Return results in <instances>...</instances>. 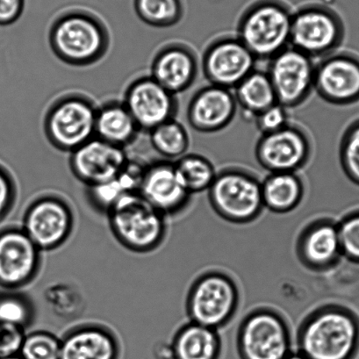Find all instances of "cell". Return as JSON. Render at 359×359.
I'll list each match as a JSON object with an SVG mask.
<instances>
[{"instance_id": "cell-19", "label": "cell", "mask_w": 359, "mask_h": 359, "mask_svg": "<svg viewBox=\"0 0 359 359\" xmlns=\"http://www.w3.org/2000/svg\"><path fill=\"white\" fill-rule=\"evenodd\" d=\"M237 110L232 90L209 83L191 97L187 107V121L200 133H216L231 124Z\"/></svg>"}, {"instance_id": "cell-21", "label": "cell", "mask_w": 359, "mask_h": 359, "mask_svg": "<svg viewBox=\"0 0 359 359\" xmlns=\"http://www.w3.org/2000/svg\"><path fill=\"white\" fill-rule=\"evenodd\" d=\"M198 74V60L190 47L174 43L160 48L153 58L151 76L163 88L177 94L193 86Z\"/></svg>"}, {"instance_id": "cell-10", "label": "cell", "mask_w": 359, "mask_h": 359, "mask_svg": "<svg viewBox=\"0 0 359 359\" xmlns=\"http://www.w3.org/2000/svg\"><path fill=\"white\" fill-rule=\"evenodd\" d=\"M313 142L304 128L295 123L261 135L255 147L259 165L269 173L298 172L311 160Z\"/></svg>"}, {"instance_id": "cell-26", "label": "cell", "mask_w": 359, "mask_h": 359, "mask_svg": "<svg viewBox=\"0 0 359 359\" xmlns=\"http://www.w3.org/2000/svg\"><path fill=\"white\" fill-rule=\"evenodd\" d=\"M233 90L237 107L246 120L254 121L257 115L278 103L266 72L256 69Z\"/></svg>"}, {"instance_id": "cell-15", "label": "cell", "mask_w": 359, "mask_h": 359, "mask_svg": "<svg viewBox=\"0 0 359 359\" xmlns=\"http://www.w3.org/2000/svg\"><path fill=\"white\" fill-rule=\"evenodd\" d=\"M140 131L149 132L175 118L177 100L151 76H142L130 83L123 100Z\"/></svg>"}, {"instance_id": "cell-5", "label": "cell", "mask_w": 359, "mask_h": 359, "mask_svg": "<svg viewBox=\"0 0 359 359\" xmlns=\"http://www.w3.org/2000/svg\"><path fill=\"white\" fill-rule=\"evenodd\" d=\"M208 193L216 214L233 224L252 223L264 209L261 181L245 169L229 167L219 170Z\"/></svg>"}, {"instance_id": "cell-25", "label": "cell", "mask_w": 359, "mask_h": 359, "mask_svg": "<svg viewBox=\"0 0 359 359\" xmlns=\"http://www.w3.org/2000/svg\"><path fill=\"white\" fill-rule=\"evenodd\" d=\"M264 208L274 214H288L301 205L305 184L297 172L269 173L261 181Z\"/></svg>"}, {"instance_id": "cell-30", "label": "cell", "mask_w": 359, "mask_h": 359, "mask_svg": "<svg viewBox=\"0 0 359 359\" xmlns=\"http://www.w3.org/2000/svg\"><path fill=\"white\" fill-rule=\"evenodd\" d=\"M339 161L344 175L359 187V118L348 125L341 135Z\"/></svg>"}, {"instance_id": "cell-3", "label": "cell", "mask_w": 359, "mask_h": 359, "mask_svg": "<svg viewBox=\"0 0 359 359\" xmlns=\"http://www.w3.org/2000/svg\"><path fill=\"white\" fill-rule=\"evenodd\" d=\"M292 13L278 0H259L243 12L237 36L257 60L270 61L290 46Z\"/></svg>"}, {"instance_id": "cell-16", "label": "cell", "mask_w": 359, "mask_h": 359, "mask_svg": "<svg viewBox=\"0 0 359 359\" xmlns=\"http://www.w3.org/2000/svg\"><path fill=\"white\" fill-rule=\"evenodd\" d=\"M41 250L22 229L0 231V285L8 289L22 287L36 277Z\"/></svg>"}, {"instance_id": "cell-31", "label": "cell", "mask_w": 359, "mask_h": 359, "mask_svg": "<svg viewBox=\"0 0 359 359\" xmlns=\"http://www.w3.org/2000/svg\"><path fill=\"white\" fill-rule=\"evenodd\" d=\"M61 339L46 331L26 334L20 355L23 359H61Z\"/></svg>"}, {"instance_id": "cell-7", "label": "cell", "mask_w": 359, "mask_h": 359, "mask_svg": "<svg viewBox=\"0 0 359 359\" xmlns=\"http://www.w3.org/2000/svg\"><path fill=\"white\" fill-rule=\"evenodd\" d=\"M97 107L88 97L69 93L58 97L44 118V133L58 151L72 153L95 137Z\"/></svg>"}, {"instance_id": "cell-4", "label": "cell", "mask_w": 359, "mask_h": 359, "mask_svg": "<svg viewBox=\"0 0 359 359\" xmlns=\"http://www.w3.org/2000/svg\"><path fill=\"white\" fill-rule=\"evenodd\" d=\"M107 215L114 236L132 252H151L165 239V216L139 194L124 195Z\"/></svg>"}, {"instance_id": "cell-17", "label": "cell", "mask_w": 359, "mask_h": 359, "mask_svg": "<svg viewBox=\"0 0 359 359\" xmlns=\"http://www.w3.org/2000/svg\"><path fill=\"white\" fill-rule=\"evenodd\" d=\"M295 248L306 269L323 273L336 267L343 257L337 222L320 218L309 223L299 233Z\"/></svg>"}, {"instance_id": "cell-33", "label": "cell", "mask_w": 359, "mask_h": 359, "mask_svg": "<svg viewBox=\"0 0 359 359\" xmlns=\"http://www.w3.org/2000/svg\"><path fill=\"white\" fill-rule=\"evenodd\" d=\"M341 255L359 266V208L348 212L337 222Z\"/></svg>"}, {"instance_id": "cell-11", "label": "cell", "mask_w": 359, "mask_h": 359, "mask_svg": "<svg viewBox=\"0 0 359 359\" xmlns=\"http://www.w3.org/2000/svg\"><path fill=\"white\" fill-rule=\"evenodd\" d=\"M316 65L313 58L291 46L271 59L266 72L278 104L289 109L306 102L315 85Z\"/></svg>"}, {"instance_id": "cell-38", "label": "cell", "mask_w": 359, "mask_h": 359, "mask_svg": "<svg viewBox=\"0 0 359 359\" xmlns=\"http://www.w3.org/2000/svg\"><path fill=\"white\" fill-rule=\"evenodd\" d=\"M25 0H0V26H9L22 17Z\"/></svg>"}, {"instance_id": "cell-28", "label": "cell", "mask_w": 359, "mask_h": 359, "mask_svg": "<svg viewBox=\"0 0 359 359\" xmlns=\"http://www.w3.org/2000/svg\"><path fill=\"white\" fill-rule=\"evenodd\" d=\"M177 176L191 196L208 191L217 172L210 160L198 154H187L174 162Z\"/></svg>"}, {"instance_id": "cell-13", "label": "cell", "mask_w": 359, "mask_h": 359, "mask_svg": "<svg viewBox=\"0 0 359 359\" xmlns=\"http://www.w3.org/2000/svg\"><path fill=\"white\" fill-rule=\"evenodd\" d=\"M257 59L236 36L212 41L202 57V69L210 85L235 89L255 71Z\"/></svg>"}, {"instance_id": "cell-39", "label": "cell", "mask_w": 359, "mask_h": 359, "mask_svg": "<svg viewBox=\"0 0 359 359\" xmlns=\"http://www.w3.org/2000/svg\"><path fill=\"white\" fill-rule=\"evenodd\" d=\"M285 359H309L306 355L299 353L298 351H292V353L289 354Z\"/></svg>"}, {"instance_id": "cell-27", "label": "cell", "mask_w": 359, "mask_h": 359, "mask_svg": "<svg viewBox=\"0 0 359 359\" xmlns=\"http://www.w3.org/2000/svg\"><path fill=\"white\" fill-rule=\"evenodd\" d=\"M152 148L166 161L176 162L187 154L190 137L187 128L175 118L149 132Z\"/></svg>"}, {"instance_id": "cell-22", "label": "cell", "mask_w": 359, "mask_h": 359, "mask_svg": "<svg viewBox=\"0 0 359 359\" xmlns=\"http://www.w3.org/2000/svg\"><path fill=\"white\" fill-rule=\"evenodd\" d=\"M61 359H118L116 337L99 326H83L69 331L61 339Z\"/></svg>"}, {"instance_id": "cell-23", "label": "cell", "mask_w": 359, "mask_h": 359, "mask_svg": "<svg viewBox=\"0 0 359 359\" xmlns=\"http://www.w3.org/2000/svg\"><path fill=\"white\" fill-rule=\"evenodd\" d=\"M170 348L172 359H219L222 341L218 330L189 322L177 330Z\"/></svg>"}, {"instance_id": "cell-14", "label": "cell", "mask_w": 359, "mask_h": 359, "mask_svg": "<svg viewBox=\"0 0 359 359\" xmlns=\"http://www.w3.org/2000/svg\"><path fill=\"white\" fill-rule=\"evenodd\" d=\"M73 222L72 209L64 200L43 196L27 208L22 229L41 250H52L67 241Z\"/></svg>"}, {"instance_id": "cell-1", "label": "cell", "mask_w": 359, "mask_h": 359, "mask_svg": "<svg viewBox=\"0 0 359 359\" xmlns=\"http://www.w3.org/2000/svg\"><path fill=\"white\" fill-rule=\"evenodd\" d=\"M296 344V351L309 359H355L359 354V316L336 303L320 306L302 320Z\"/></svg>"}, {"instance_id": "cell-37", "label": "cell", "mask_w": 359, "mask_h": 359, "mask_svg": "<svg viewBox=\"0 0 359 359\" xmlns=\"http://www.w3.org/2000/svg\"><path fill=\"white\" fill-rule=\"evenodd\" d=\"M16 187L11 174L0 165V221L4 219L15 204Z\"/></svg>"}, {"instance_id": "cell-36", "label": "cell", "mask_w": 359, "mask_h": 359, "mask_svg": "<svg viewBox=\"0 0 359 359\" xmlns=\"http://www.w3.org/2000/svg\"><path fill=\"white\" fill-rule=\"evenodd\" d=\"M26 334L22 327L0 323V358L20 355Z\"/></svg>"}, {"instance_id": "cell-40", "label": "cell", "mask_w": 359, "mask_h": 359, "mask_svg": "<svg viewBox=\"0 0 359 359\" xmlns=\"http://www.w3.org/2000/svg\"><path fill=\"white\" fill-rule=\"evenodd\" d=\"M0 359H23V358L22 357H20V355H13V357L0 358Z\"/></svg>"}, {"instance_id": "cell-32", "label": "cell", "mask_w": 359, "mask_h": 359, "mask_svg": "<svg viewBox=\"0 0 359 359\" xmlns=\"http://www.w3.org/2000/svg\"><path fill=\"white\" fill-rule=\"evenodd\" d=\"M34 310L22 294H0V323L13 324L26 329L32 323Z\"/></svg>"}, {"instance_id": "cell-24", "label": "cell", "mask_w": 359, "mask_h": 359, "mask_svg": "<svg viewBox=\"0 0 359 359\" xmlns=\"http://www.w3.org/2000/svg\"><path fill=\"white\" fill-rule=\"evenodd\" d=\"M140 132L123 101H107L97 107L95 137L125 149L133 144Z\"/></svg>"}, {"instance_id": "cell-6", "label": "cell", "mask_w": 359, "mask_h": 359, "mask_svg": "<svg viewBox=\"0 0 359 359\" xmlns=\"http://www.w3.org/2000/svg\"><path fill=\"white\" fill-rule=\"evenodd\" d=\"M240 290L228 273L209 271L191 284L187 298L190 322L216 330L228 325L240 306Z\"/></svg>"}, {"instance_id": "cell-18", "label": "cell", "mask_w": 359, "mask_h": 359, "mask_svg": "<svg viewBox=\"0 0 359 359\" xmlns=\"http://www.w3.org/2000/svg\"><path fill=\"white\" fill-rule=\"evenodd\" d=\"M128 159L125 149L94 137L71 153L69 166L76 179L90 187L114 180Z\"/></svg>"}, {"instance_id": "cell-9", "label": "cell", "mask_w": 359, "mask_h": 359, "mask_svg": "<svg viewBox=\"0 0 359 359\" xmlns=\"http://www.w3.org/2000/svg\"><path fill=\"white\" fill-rule=\"evenodd\" d=\"M344 38L343 20L325 6H305L292 13L290 46L309 57L323 58L334 53Z\"/></svg>"}, {"instance_id": "cell-8", "label": "cell", "mask_w": 359, "mask_h": 359, "mask_svg": "<svg viewBox=\"0 0 359 359\" xmlns=\"http://www.w3.org/2000/svg\"><path fill=\"white\" fill-rule=\"evenodd\" d=\"M290 327L276 310L259 308L240 323L236 348L240 359H285L292 351Z\"/></svg>"}, {"instance_id": "cell-34", "label": "cell", "mask_w": 359, "mask_h": 359, "mask_svg": "<svg viewBox=\"0 0 359 359\" xmlns=\"http://www.w3.org/2000/svg\"><path fill=\"white\" fill-rule=\"evenodd\" d=\"M90 202L100 211L107 212L121 197L127 194L116 179L108 182L87 187Z\"/></svg>"}, {"instance_id": "cell-29", "label": "cell", "mask_w": 359, "mask_h": 359, "mask_svg": "<svg viewBox=\"0 0 359 359\" xmlns=\"http://www.w3.org/2000/svg\"><path fill=\"white\" fill-rule=\"evenodd\" d=\"M134 8L142 22L160 29L175 26L184 12L183 0H134Z\"/></svg>"}, {"instance_id": "cell-12", "label": "cell", "mask_w": 359, "mask_h": 359, "mask_svg": "<svg viewBox=\"0 0 359 359\" xmlns=\"http://www.w3.org/2000/svg\"><path fill=\"white\" fill-rule=\"evenodd\" d=\"M313 90L326 103L351 106L359 101V55L336 51L316 65Z\"/></svg>"}, {"instance_id": "cell-20", "label": "cell", "mask_w": 359, "mask_h": 359, "mask_svg": "<svg viewBox=\"0 0 359 359\" xmlns=\"http://www.w3.org/2000/svg\"><path fill=\"white\" fill-rule=\"evenodd\" d=\"M139 194L165 217L182 212L191 197L177 176L174 163L166 160L148 165Z\"/></svg>"}, {"instance_id": "cell-2", "label": "cell", "mask_w": 359, "mask_h": 359, "mask_svg": "<svg viewBox=\"0 0 359 359\" xmlns=\"http://www.w3.org/2000/svg\"><path fill=\"white\" fill-rule=\"evenodd\" d=\"M48 41L59 60L75 67L100 62L110 46L106 24L95 13L72 9L57 16L50 27Z\"/></svg>"}, {"instance_id": "cell-35", "label": "cell", "mask_w": 359, "mask_h": 359, "mask_svg": "<svg viewBox=\"0 0 359 359\" xmlns=\"http://www.w3.org/2000/svg\"><path fill=\"white\" fill-rule=\"evenodd\" d=\"M287 108L276 103L257 115L254 121L261 135L273 133L290 123Z\"/></svg>"}]
</instances>
